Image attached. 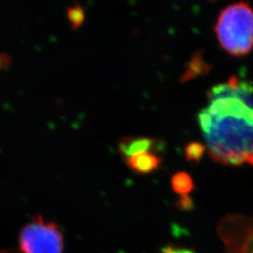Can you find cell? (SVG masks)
I'll use <instances>...</instances> for the list:
<instances>
[{
	"mask_svg": "<svg viewBox=\"0 0 253 253\" xmlns=\"http://www.w3.org/2000/svg\"><path fill=\"white\" fill-rule=\"evenodd\" d=\"M11 63V58L8 54H0V69H7Z\"/></svg>",
	"mask_w": 253,
	"mask_h": 253,
	"instance_id": "15",
	"label": "cell"
},
{
	"mask_svg": "<svg viewBox=\"0 0 253 253\" xmlns=\"http://www.w3.org/2000/svg\"><path fill=\"white\" fill-rule=\"evenodd\" d=\"M163 141L149 137L125 136L118 142V152L124 158H129L138 154L163 150Z\"/></svg>",
	"mask_w": 253,
	"mask_h": 253,
	"instance_id": "6",
	"label": "cell"
},
{
	"mask_svg": "<svg viewBox=\"0 0 253 253\" xmlns=\"http://www.w3.org/2000/svg\"><path fill=\"white\" fill-rule=\"evenodd\" d=\"M206 109L212 115L243 118L253 124V109L247 106L241 100L231 98L213 100Z\"/></svg>",
	"mask_w": 253,
	"mask_h": 253,
	"instance_id": "7",
	"label": "cell"
},
{
	"mask_svg": "<svg viewBox=\"0 0 253 253\" xmlns=\"http://www.w3.org/2000/svg\"><path fill=\"white\" fill-rule=\"evenodd\" d=\"M176 206H177V208H180L182 210H189L190 208H192L193 202L189 196V194L188 195H181L180 198L177 201Z\"/></svg>",
	"mask_w": 253,
	"mask_h": 253,
	"instance_id": "13",
	"label": "cell"
},
{
	"mask_svg": "<svg viewBox=\"0 0 253 253\" xmlns=\"http://www.w3.org/2000/svg\"><path fill=\"white\" fill-rule=\"evenodd\" d=\"M206 149L207 145H203L198 142L189 143L185 147V156L187 161L200 163Z\"/></svg>",
	"mask_w": 253,
	"mask_h": 253,
	"instance_id": "12",
	"label": "cell"
},
{
	"mask_svg": "<svg viewBox=\"0 0 253 253\" xmlns=\"http://www.w3.org/2000/svg\"><path fill=\"white\" fill-rule=\"evenodd\" d=\"M161 253H195L193 251L189 250V249H184V248H179L175 247L172 245H169L164 247Z\"/></svg>",
	"mask_w": 253,
	"mask_h": 253,
	"instance_id": "14",
	"label": "cell"
},
{
	"mask_svg": "<svg viewBox=\"0 0 253 253\" xmlns=\"http://www.w3.org/2000/svg\"><path fill=\"white\" fill-rule=\"evenodd\" d=\"M125 163L135 173L148 174L160 168L162 164V158L154 152H145L126 158Z\"/></svg>",
	"mask_w": 253,
	"mask_h": 253,
	"instance_id": "8",
	"label": "cell"
},
{
	"mask_svg": "<svg viewBox=\"0 0 253 253\" xmlns=\"http://www.w3.org/2000/svg\"><path fill=\"white\" fill-rule=\"evenodd\" d=\"M212 67L203 58L202 52H196L192 55L190 62L187 64V69L181 77L180 82H187L201 75L208 74Z\"/></svg>",
	"mask_w": 253,
	"mask_h": 253,
	"instance_id": "9",
	"label": "cell"
},
{
	"mask_svg": "<svg viewBox=\"0 0 253 253\" xmlns=\"http://www.w3.org/2000/svg\"><path fill=\"white\" fill-rule=\"evenodd\" d=\"M0 253H19V252L16 250H13V251H3V252H0Z\"/></svg>",
	"mask_w": 253,
	"mask_h": 253,
	"instance_id": "16",
	"label": "cell"
},
{
	"mask_svg": "<svg viewBox=\"0 0 253 253\" xmlns=\"http://www.w3.org/2000/svg\"><path fill=\"white\" fill-rule=\"evenodd\" d=\"M172 189L175 193L181 195H188L194 190V182L188 172H178L172 175L171 180Z\"/></svg>",
	"mask_w": 253,
	"mask_h": 253,
	"instance_id": "10",
	"label": "cell"
},
{
	"mask_svg": "<svg viewBox=\"0 0 253 253\" xmlns=\"http://www.w3.org/2000/svg\"><path fill=\"white\" fill-rule=\"evenodd\" d=\"M19 253H63L64 235L54 221L33 217L19 233Z\"/></svg>",
	"mask_w": 253,
	"mask_h": 253,
	"instance_id": "3",
	"label": "cell"
},
{
	"mask_svg": "<svg viewBox=\"0 0 253 253\" xmlns=\"http://www.w3.org/2000/svg\"><path fill=\"white\" fill-rule=\"evenodd\" d=\"M221 48L231 55L239 57L253 49V9L241 1L229 5L218 15L215 27Z\"/></svg>",
	"mask_w": 253,
	"mask_h": 253,
	"instance_id": "2",
	"label": "cell"
},
{
	"mask_svg": "<svg viewBox=\"0 0 253 253\" xmlns=\"http://www.w3.org/2000/svg\"><path fill=\"white\" fill-rule=\"evenodd\" d=\"M218 233L226 253H253V217L227 216L221 220Z\"/></svg>",
	"mask_w": 253,
	"mask_h": 253,
	"instance_id": "4",
	"label": "cell"
},
{
	"mask_svg": "<svg viewBox=\"0 0 253 253\" xmlns=\"http://www.w3.org/2000/svg\"><path fill=\"white\" fill-rule=\"evenodd\" d=\"M198 121L213 161L253 167V123L243 118L212 115L207 109L198 114Z\"/></svg>",
	"mask_w": 253,
	"mask_h": 253,
	"instance_id": "1",
	"label": "cell"
},
{
	"mask_svg": "<svg viewBox=\"0 0 253 253\" xmlns=\"http://www.w3.org/2000/svg\"><path fill=\"white\" fill-rule=\"evenodd\" d=\"M67 18L72 26V29L76 30L84 24L85 12L82 6L76 4L67 9Z\"/></svg>",
	"mask_w": 253,
	"mask_h": 253,
	"instance_id": "11",
	"label": "cell"
},
{
	"mask_svg": "<svg viewBox=\"0 0 253 253\" xmlns=\"http://www.w3.org/2000/svg\"><path fill=\"white\" fill-rule=\"evenodd\" d=\"M236 99L253 109V83L240 79L236 75H231L225 83L213 86L208 92L209 102L219 99Z\"/></svg>",
	"mask_w": 253,
	"mask_h": 253,
	"instance_id": "5",
	"label": "cell"
}]
</instances>
